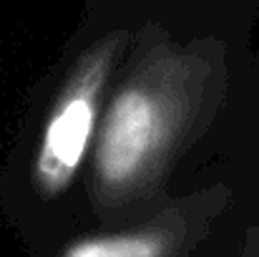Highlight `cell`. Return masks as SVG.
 I'll list each match as a JSON object with an SVG mask.
<instances>
[{
    "mask_svg": "<svg viewBox=\"0 0 259 257\" xmlns=\"http://www.w3.org/2000/svg\"><path fill=\"white\" fill-rule=\"evenodd\" d=\"M174 106L159 88L134 81L106 108L96 139V179L106 192L136 187L171 139Z\"/></svg>",
    "mask_w": 259,
    "mask_h": 257,
    "instance_id": "cell-1",
    "label": "cell"
},
{
    "mask_svg": "<svg viewBox=\"0 0 259 257\" xmlns=\"http://www.w3.org/2000/svg\"><path fill=\"white\" fill-rule=\"evenodd\" d=\"M111 51L101 48L76 71L53 106L35 152L33 176L43 194L66 192L86 159L98 129L101 93L108 79Z\"/></svg>",
    "mask_w": 259,
    "mask_h": 257,
    "instance_id": "cell-2",
    "label": "cell"
},
{
    "mask_svg": "<svg viewBox=\"0 0 259 257\" xmlns=\"http://www.w3.org/2000/svg\"><path fill=\"white\" fill-rule=\"evenodd\" d=\"M166 240L154 230L91 235L71 242L61 257H166Z\"/></svg>",
    "mask_w": 259,
    "mask_h": 257,
    "instance_id": "cell-3",
    "label": "cell"
}]
</instances>
